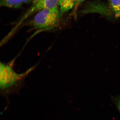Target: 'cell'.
<instances>
[{"label":"cell","mask_w":120,"mask_h":120,"mask_svg":"<svg viewBox=\"0 0 120 120\" xmlns=\"http://www.w3.org/2000/svg\"><path fill=\"white\" fill-rule=\"evenodd\" d=\"M23 4L22 0H0V5L1 6L8 8H20Z\"/></svg>","instance_id":"5b68a950"},{"label":"cell","mask_w":120,"mask_h":120,"mask_svg":"<svg viewBox=\"0 0 120 120\" xmlns=\"http://www.w3.org/2000/svg\"><path fill=\"white\" fill-rule=\"evenodd\" d=\"M110 8L115 17H120V0H108Z\"/></svg>","instance_id":"8992f818"},{"label":"cell","mask_w":120,"mask_h":120,"mask_svg":"<svg viewBox=\"0 0 120 120\" xmlns=\"http://www.w3.org/2000/svg\"><path fill=\"white\" fill-rule=\"evenodd\" d=\"M85 0H75V5L73 9V13H73L74 14H75L79 6Z\"/></svg>","instance_id":"ba28073f"},{"label":"cell","mask_w":120,"mask_h":120,"mask_svg":"<svg viewBox=\"0 0 120 120\" xmlns=\"http://www.w3.org/2000/svg\"><path fill=\"white\" fill-rule=\"evenodd\" d=\"M75 0H59L60 11L64 14L72 9L75 5Z\"/></svg>","instance_id":"277c9868"},{"label":"cell","mask_w":120,"mask_h":120,"mask_svg":"<svg viewBox=\"0 0 120 120\" xmlns=\"http://www.w3.org/2000/svg\"><path fill=\"white\" fill-rule=\"evenodd\" d=\"M34 67L25 72L19 74L15 72L11 64L1 63L0 87L1 94L8 98L10 94L18 93L23 86L25 79Z\"/></svg>","instance_id":"6da1fadb"},{"label":"cell","mask_w":120,"mask_h":120,"mask_svg":"<svg viewBox=\"0 0 120 120\" xmlns=\"http://www.w3.org/2000/svg\"><path fill=\"white\" fill-rule=\"evenodd\" d=\"M24 4H29L31 2H32L34 0H22Z\"/></svg>","instance_id":"9c48e42d"},{"label":"cell","mask_w":120,"mask_h":120,"mask_svg":"<svg viewBox=\"0 0 120 120\" xmlns=\"http://www.w3.org/2000/svg\"><path fill=\"white\" fill-rule=\"evenodd\" d=\"M111 99L120 113V95L116 96H111Z\"/></svg>","instance_id":"52a82bcc"},{"label":"cell","mask_w":120,"mask_h":120,"mask_svg":"<svg viewBox=\"0 0 120 120\" xmlns=\"http://www.w3.org/2000/svg\"><path fill=\"white\" fill-rule=\"evenodd\" d=\"M60 8L59 0H34L31 6L21 18L18 25L33 13L45 9Z\"/></svg>","instance_id":"3957f363"},{"label":"cell","mask_w":120,"mask_h":120,"mask_svg":"<svg viewBox=\"0 0 120 120\" xmlns=\"http://www.w3.org/2000/svg\"><path fill=\"white\" fill-rule=\"evenodd\" d=\"M60 8L45 9L37 12L31 22L35 29L46 30L56 26L60 20Z\"/></svg>","instance_id":"7a4b0ae2"}]
</instances>
